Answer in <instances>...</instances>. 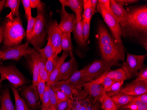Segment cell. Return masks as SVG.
<instances>
[{
	"label": "cell",
	"mask_w": 147,
	"mask_h": 110,
	"mask_svg": "<svg viewBox=\"0 0 147 110\" xmlns=\"http://www.w3.org/2000/svg\"><path fill=\"white\" fill-rule=\"evenodd\" d=\"M47 29L48 37L51 40L55 54L58 55L62 51L61 45L62 31L57 20H54L49 22Z\"/></svg>",
	"instance_id": "10"
},
{
	"label": "cell",
	"mask_w": 147,
	"mask_h": 110,
	"mask_svg": "<svg viewBox=\"0 0 147 110\" xmlns=\"http://www.w3.org/2000/svg\"><path fill=\"white\" fill-rule=\"evenodd\" d=\"M21 3L24 7L26 17L28 20L32 16V9L30 7V0H22Z\"/></svg>",
	"instance_id": "42"
},
{
	"label": "cell",
	"mask_w": 147,
	"mask_h": 110,
	"mask_svg": "<svg viewBox=\"0 0 147 110\" xmlns=\"http://www.w3.org/2000/svg\"><path fill=\"white\" fill-rule=\"evenodd\" d=\"M82 31H83V38L86 43L89 39L90 34V22H87L84 19L82 20Z\"/></svg>",
	"instance_id": "39"
},
{
	"label": "cell",
	"mask_w": 147,
	"mask_h": 110,
	"mask_svg": "<svg viewBox=\"0 0 147 110\" xmlns=\"http://www.w3.org/2000/svg\"><path fill=\"white\" fill-rule=\"evenodd\" d=\"M61 6L68 7L75 13L76 17L82 16L83 9L82 0H59Z\"/></svg>",
	"instance_id": "19"
},
{
	"label": "cell",
	"mask_w": 147,
	"mask_h": 110,
	"mask_svg": "<svg viewBox=\"0 0 147 110\" xmlns=\"http://www.w3.org/2000/svg\"><path fill=\"white\" fill-rule=\"evenodd\" d=\"M110 7L113 14L120 26L123 34L127 26L128 22L127 11L123 6L116 3L115 0L111 1Z\"/></svg>",
	"instance_id": "13"
},
{
	"label": "cell",
	"mask_w": 147,
	"mask_h": 110,
	"mask_svg": "<svg viewBox=\"0 0 147 110\" xmlns=\"http://www.w3.org/2000/svg\"><path fill=\"white\" fill-rule=\"evenodd\" d=\"M1 79L8 80L12 86L17 88L28 83V80L14 66H0Z\"/></svg>",
	"instance_id": "7"
},
{
	"label": "cell",
	"mask_w": 147,
	"mask_h": 110,
	"mask_svg": "<svg viewBox=\"0 0 147 110\" xmlns=\"http://www.w3.org/2000/svg\"><path fill=\"white\" fill-rule=\"evenodd\" d=\"M111 98L119 109L132 101L134 97L120 92L118 94L113 96Z\"/></svg>",
	"instance_id": "24"
},
{
	"label": "cell",
	"mask_w": 147,
	"mask_h": 110,
	"mask_svg": "<svg viewBox=\"0 0 147 110\" xmlns=\"http://www.w3.org/2000/svg\"><path fill=\"white\" fill-rule=\"evenodd\" d=\"M55 96H56V99H57V104L62 102L65 101L69 100L67 95L65 93L61 91H54Z\"/></svg>",
	"instance_id": "44"
},
{
	"label": "cell",
	"mask_w": 147,
	"mask_h": 110,
	"mask_svg": "<svg viewBox=\"0 0 147 110\" xmlns=\"http://www.w3.org/2000/svg\"><path fill=\"white\" fill-rule=\"evenodd\" d=\"M133 100L138 101L142 103L143 104L147 105V92L136 96V97H134Z\"/></svg>",
	"instance_id": "48"
},
{
	"label": "cell",
	"mask_w": 147,
	"mask_h": 110,
	"mask_svg": "<svg viewBox=\"0 0 147 110\" xmlns=\"http://www.w3.org/2000/svg\"><path fill=\"white\" fill-rule=\"evenodd\" d=\"M61 21L59 24V28L63 32L71 33L77 23L76 16L73 13L66 11L65 7L61 6L60 10Z\"/></svg>",
	"instance_id": "12"
},
{
	"label": "cell",
	"mask_w": 147,
	"mask_h": 110,
	"mask_svg": "<svg viewBox=\"0 0 147 110\" xmlns=\"http://www.w3.org/2000/svg\"><path fill=\"white\" fill-rule=\"evenodd\" d=\"M78 65L75 56L71 57L69 61L64 62L61 67L56 82L68 79L78 71Z\"/></svg>",
	"instance_id": "14"
},
{
	"label": "cell",
	"mask_w": 147,
	"mask_h": 110,
	"mask_svg": "<svg viewBox=\"0 0 147 110\" xmlns=\"http://www.w3.org/2000/svg\"><path fill=\"white\" fill-rule=\"evenodd\" d=\"M99 77H108L113 80L120 82H124L127 79L126 75L122 68L114 70H110L101 75Z\"/></svg>",
	"instance_id": "25"
},
{
	"label": "cell",
	"mask_w": 147,
	"mask_h": 110,
	"mask_svg": "<svg viewBox=\"0 0 147 110\" xmlns=\"http://www.w3.org/2000/svg\"><path fill=\"white\" fill-rule=\"evenodd\" d=\"M11 89L14 97L16 110H30L24 100L20 96L17 88L12 86Z\"/></svg>",
	"instance_id": "27"
},
{
	"label": "cell",
	"mask_w": 147,
	"mask_h": 110,
	"mask_svg": "<svg viewBox=\"0 0 147 110\" xmlns=\"http://www.w3.org/2000/svg\"><path fill=\"white\" fill-rule=\"evenodd\" d=\"M127 12L128 22L124 34L146 37L147 33V5L134 8Z\"/></svg>",
	"instance_id": "2"
},
{
	"label": "cell",
	"mask_w": 147,
	"mask_h": 110,
	"mask_svg": "<svg viewBox=\"0 0 147 110\" xmlns=\"http://www.w3.org/2000/svg\"><path fill=\"white\" fill-rule=\"evenodd\" d=\"M46 87V83L42 80L39 79L37 85V90L39 97L40 100L41 101L42 97L45 91Z\"/></svg>",
	"instance_id": "43"
},
{
	"label": "cell",
	"mask_w": 147,
	"mask_h": 110,
	"mask_svg": "<svg viewBox=\"0 0 147 110\" xmlns=\"http://www.w3.org/2000/svg\"><path fill=\"white\" fill-rule=\"evenodd\" d=\"M85 71V67L81 70H78L67 80L68 83L77 90H82L84 84L94 80L92 78L86 76Z\"/></svg>",
	"instance_id": "15"
},
{
	"label": "cell",
	"mask_w": 147,
	"mask_h": 110,
	"mask_svg": "<svg viewBox=\"0 0 147 110\" xmlns=\"http://www.w3.org/2000/svg\"><path fill=\"white\" fill-rule=\"evenodd\" d=\"M124 82L120 81L115 82V83H114L110 87L105 91L106 95L111 97L119 93L123 88Z\"/></svg>",
	"instance_id": "35"
},
{
	"label": "cell",
	"mask_w": 147,
	"mask_h": 110,
	"mask_svg": "<svg viewBox=\"0 0 147 110\" xmlns=\"http://www.w3.org/2000/svg\"><path fill=\"white\" fill-rule=\"evenodd\" d=\"M0 102L1 103V106L6 110H16L15 107L11 98L9 91L8 89H6L3 92L0 99Z\"/></svg>",
	"instance_id": "29"
},
{
	"label": "cell",
	"mask_w": 147,
	"mask_h": 110,
	"mask_svg": "<svg viewBox=\"0 0 147 110\" xmlns=\"http://www.w3.org/2000/svg\"><path fill=\"white\" fill-rule=\"evenodd\" d=\"M1 59H2V58H1V50H0V63H1Z\"/></svg>",
	"instance_id": "55"
},
{
	"label": "cell",
	"mask_w": 147,
	"mask_h": 110,
	"mask_svg": "<svg viewBox=\"0 0 147 110\" xmlns=\"http://www.w3.org/2000/svg\"><path fill=\"white\" fill-rule=\"evenodd\" d=\"M49 78V75L45 69L42 71H40L39 79H40L47 83Z\"/></svg>",
	"instance_id": "49"
},
{
	"label": "cell",
	"mask_w": 147,
	"mask_h": 110,
	"mask_svg": "<svg viewBox=\"0 0 147 110\" xmlns=\"http://www.w3.org/2000/svg\"><path fill=\"white\" fill-rule=\"evenodd\" d=\"M98 3L103 5L108 9H111L110 7V0H99L98 1Z\"/></svg>",
	"instance_id": "51"
},
{
	"label": "cell",
	"mask_w": 147,
	"mask_h": 110,
	"mask_svg": "<svg viewBox=\"0 0 147 110\" xmlns=\"http://www.w3.org/2000/svg\"><path fill=\"white\" fill-rule=\"evenodd\" d=\"M30 56L32 63L33 79H32V84L33 86L37 87L40 72L39 67L38 59H37V51L36 50L34 53L31 54Z\"/></svg>",
	"instance_id": "26"
},
{
	"label": "cell",
	"mask_w": 147,
	"mask_h": 110,
	"mask_svg": "<svg viewBox=\"0 0 147 110\" xmlns=\"http://www.w3.org/2000/svg\"><path fill=\"white\" fill-rule=\"evenodd\" d=\"M61 45L63 51L67 52L70 57L74 56L73 52L71 33L62 31Z\"/></svg>",
	"instance_id": "22"
},
{
	"label": "cell",
	"mask_w": 147,
	"mask_h": 110,
	"mask_svg": "<svg viewBox=\"0 0 147 110\" xmlns=\"http://www.w3.org/2000/svg\"><path fill=\"white\" fill-rule=\"evenodd\" d=\"M42 110H52L51 109H45V108H42Z\"/></svg>",
	"instance_id": "57"
},
{
	"label": "cell",
	"mask_w": 147,
	"mask_h": 110,
	"mask_svg": "<svg viewBox=\"0 0 147 110\" xmlns=\"http://www.w3.org/2000/svg\"><path fill=\"white\" fill-rule=\"evenodd\" d=\"M4 40V30L3 27L0 25V45Z\"/></svg>",
	"instance_id": "53"
},
{
	"label": "cell",
	"mask_w": 147,
	"mask_h": 110,
	"mask_svg": "<svg viewBox=\"0 0 147 110\" xmlns=\"http://www.w3.org/2000/svg\"><path fill=\"white\" fill-rule=\"evenodd\" d=\"M96 10L102 16L104 21L109 28L115 42L123 44L121 38L123 34L122 29L111 9H108L103 5L97 3Z\"/></svg>",
	"instance_id": "4"
},
{
	"label": "cell",
	"mask_w": 147,
	"mask_h": 110,
	"mask_svg": "<svg viewBox=\"0 0 147 110\" xmlns=\"http://www.w3.org/2000/svg\"><path fill=\"white\" fill-rule=\"evenodd\" d=\"M99 101L100 103L101 108L103 110H119V108L116 106L111 97L107 96L106 94L100 98Z\"/></svg>",
	"instance_id": "30"
},
{
	"label": "cell",
	"mask_w": 147,
	"mask_h": 110,
	"mask_svg": "<svg viewBox=\"0 0 147 110\" xmlns=\"http://www.w3.org/2000/svg\"><path fill=\"white\" fill-rule=\"evenodd\" d=\"M134 82H142L147 84V68L144 67L140 71Z\"/></svg>",
	"instance_id": "40"
},
{
	"label": "cell",
	"mask_w": 147,
	"mask_h": 110,
	"mask_svg": "<svg viewBox=\"0 0 147 110\" xmlns=\"http://www.w3.org/2000/svg\"><path fill=\"white\" fill-rule=\"evenodd\" d=\"M69 56H70L69 54L67 52L63 51L61 56L59 58L57 62L55 67L53 69V70L49 76L48 80L46 83L47 85H51L55 82L62 65L65 62L66 58L68 57Z\"/></svg>",
	"instance_id": "20"
},
{
	"label": "cell",
	"mask_w": 147,
	"mask_h": 110,
	"mask_svg": "<svg viewBox=\"0 0 147 110\" xmlns=\"http://www.w3.org/2000/svg\"><path fill=\"white\" fill-rule=\"evenodd\" d=\"M100 49L103 60L115 63L124 61L125 52L123 44L114 41L111 44L100 46Z\"/></svg>",
	"instance_id": "5"
},
{
	"label": "cell",
	"mask_w": 147,
	"mask_h": 110,
	"mask_svg": "<svg viewBox=\"0 0 147 110\" xmlns=\"http://www.w3.org/2000/svg\"><path fill=\"white\" fill-rule=\"evenodd\" d=\"M90 2L92 15L93 16L96 11V6L98 3V1L97 0H90Z\"/></svg>",
	"instance_id": "52"
},
{
	"label": "cell",
	"mask_w": 147,
	"mask_h": 110,
	"mask_svg": "<svg viewBox=\"0 0 147 110\" xmlns=\"http://www.w3.org/2000/svg\"><path fill=\"white\" fill-rule=\"evenodd\" d=\"M98 40L100 46L108 45L114 42L105 27L102 25L99 26L98 28Z\"/></svg>",
	"instance_id": "23"
},
{
	"label": "cell",
	"mask_w": 147,
	"mask_h": 110,
	"mask_svg": "<svg viewBox=\"0 0 147 110\" xmlns=\"http://www.w3.org/2000/svg\"><path fill=\"white\" fill-rule=\"evenodd\" d=\"M71 110H87L84 101L81 90L74 97V100L71 102Z\"/></svg>",
	"instance_id": "28"
},
{
	"label": "cell",
	"mask_w": 147,
	"mask_h": 110,
	"mask_svg": "<svg viewBox=\"0 0 147 110\" xmlns=\"http://www.w3.org/2000/svg\"><path fill=\"white\" fill-rule=\"evenodd\" d=\"M115 1L119 5L124 6V5L136 3L138 1L136 0H115Z\"/></svg>",
	"instance_id": "50"
},
{
	"label": "cell",
	"mask_w": 147,
	"mask_h": 110,
	"mask_svg": "<svg viewBox=\"0 0 147 110\" xmlns=\"http://www.w3.org/2000/svg\"><path fill=\"white\" fill-rule=\"evenodd\" d=\"M49 86H50L54 91H61L64 92L71 101H73L74 97L79 91L71 86L67 80L55 82L52 85Z\"/></svg>",
	"instance_id": "18"
},
{
	"label": "cell",
	"mask_w": 147,
	"mask_h": 110,
	"mask_svg": "<svg viewBox=\"0 0 147 110\" xmlns=\"http://www.w3.org/2000/svg\"><path fill=\"white\" fill-rule=\"evenodd\" d=\"M20 89V94L28 107L33 110H36L40 100L37 87L31 84L24 85Z\"/></svg>",
	"instance_id": "11"
},
{
	"label": "cell",
	"mask_w": 147,
	"mask_h": 110,
	"mask_svg": "<svg viewBox=\"0 0 147 110\" xmlns=\"http://www.w3.org/2000/svg\"><path fill=\"white\" fill-rule=\"evenodd\" d=\"M123 110H128V109H123Z\"/></svg>",
	"instance_id": "60"
},
{
	"label": "cell",
	"mask_w": 147,
	"mask_h": 110,
	"mask_svg": "<svg viewBox=\"0 0 147 110\" xmlns=\"http://www.w3.org/2000/svg\"><path fill=\"white\" fill-rule=\"evenodd\" d=\"M67 110H71V102H70V107H69V108H68V109Z\"/></svg>",
	"instance_id": "58"
},
{
	"label": "cell",
	"mask_w": 147,
	"mask_h": 110,
	"mask_svg": "<svg viewBox=\"0 0 147 110\" xmlns=\"http://www.w3.org/2000/svg\"><path fill=\"white\" fill-rule=\"evenodd\" d=\"M36 50L46 59L56 55L51 40L48 37L47 38V43L46 44V46L43 48H39L36 49Z\"/></svg>",
	"instance_id": "32"
},
{
	"label": "cell",
	"mask_w": 147,
	"mask_h": 110,
	"mask_svg": "<svg viewBox=\"0 0 147 110\" xmlns=\"http://www.w3.org/2000/svg\"><path fill=\"white\" fill-rule=\"evenodd\" d=\"M31 9H39L44 7L42 1L40 0H30Z\"/></svg>",
	"instance_id": "47"
},
{
	"label": "cell",
	"mask_w": 147,
	"mask_h": 110,
	"mask_svg": "<svg viewBox=\"0 0 147 110\" xmlns=\"http://www.w3.org/2000/svg\"><path fill=\"white\" fill-rule=\"evenodd\" d=\"M0 110H6L5 109L4 107L2 106H1V108H0Z\"/></svg>",
	"instance_id": "56"
},
{
	"label": "cell",
	"mask_w": 147,
	"mask_h": 110,
	"mask_svg": "<svg viewBox=\"0 0 147 110\" xmlns=\"http://www.w3.org/2000/svg\"><path fill=\"white\" fill-rule=\"evenodd\" d=\"M77 23L74 29V35L77 43L79 46L84 47L86 46V43L84 39L82 31V16L76 17Z\"/></svg>",
	"instance_id": "21"
},
{
	"label": "cell",
	"mask_w": 147,
	"mask_h": 110,
	"mask_svg": "<svg viewBox=\"0 0 147 110\" xmlns=\"http://www.w3.org/2000/svg\"><path fill=\"white\" fill-rule=\"evenodd\" d=\"M37 56L39 67L40 71L45 70V64H46L47 59H45L43 56H42L41 54H40L37 51Z\"/></svg>",
	"instance_id": "45"
},
{
	"label": "cell",
	"mask_w": 147,
	"mask_h": 110,
	"mask_svg": "<svg viewBox=\"0 0 147 110\" xmlns=\"http://www.w3.org/2000/svg\"><path fill=\"white\" fill-rule=\"evenodd\" d=\"M120 92L133 97L147 92V84L142 82H134L122 88Z\"/></svg>",
	"instance_id": "16"
},
{
	"label": "cell",
	"mask_w": 147,
	"mask_h": 110,
	"mask_svg": "<svg viewBox=\"0 0 147 110\" xmlns=\"http://www.w3.org/2000/svg\"><path fill=\"white\" fill-rule=\"evenodd\" d=\"M5 0H2L0 1V14L1 13L3 9L5 8Z\"/></svg>",
	"instance_id": "54"
},
{
	"label": "cell",
	"mask_w": 147,
	"mask_h": 110,
	"mask_svg": "<svg viewBox=\"0 0 147 110\" xmlns=\"http://www.w3.org/2000/svg\"><path fill=\"white\" fill-rule=\"evenodd\" d=\"M6 18L3 26V44L7 48L21 44L26 32L20 16L14 17L9 13Z\"/></svg>",
	"instance_id": "1"
},
{
	"label": "cell",
	"mask_w": 147,
	"mask_h": 110,
	"mask_svg": "<svg viewBox=\"0 0 147 110\" xmlns=\"http://www.w3.org/2000/svg\"><path fill=\"white\" fill-rule=\"evenodd\" d=\"M118 63L108 62L105 60H95L89 66L85 67V74L94 80L110 70L111 68L117 65Z\"/></svg>",
	"instance_id": "9"
},
{
	"label": "cell",
	"mask_w": 147,
	"mask_h": 110,
	"mask_svg": "<svg viewBox=\"0 0 147 110\" xmlns=\"http://www.w3.org/2000/svg\"><path fill=\"white\" fill-rule=\"evenodd\" d=\"M21 3L20 0H7L5 4V8H8L11 10L10 13L13 17L20 16L19 8Z\"/></svg>",
	"instance_id": "31"
},
{
	"label": "cell",
	"mask_w": 147,
	"mask_h": 110,
	"mask_svg": "<svg viewBox=\"0 0 147 110\" xmlns=\"http://www.w3.org/2000/svg\"><path fill=\"white\" fill-rule=\"evenodd\" d=\"M27 20H28V24H27L26 31L25 32L26 39L28 42L32 36L34 27H35L36 18L33 17L32 16L28 18Z\"/></svg>",
	"instance_id": "36"
},
{
	"label": "cell",
	"mask_w": 147,
	"mask_h": 110,
	"mask_svg": "<svg viewBox=\"0 0 147 110\" xmlns=\"http://www.w3.org/2000/svg\"><path fill=\"white\" fill-rule=\"evenodd\" d=\"M47 85V84H46ZM49 99H50V109L52 110H56V106L57 105V99L55 96V92L53 89L50 86H49Z\"/></svg>",
	"instance_id": "41"
},
{
	"label": "cell",
	"mask_w": 147,
	"mask_h": 110,
	"mask_svg": "<svg viewBox=\"0 0 147 110\" xmlns=\"http://www.w3.org/2000/svg\"><path fill=\"white\" fill-rule=\"evenodd\" d=\"M83 9H84L82 18L87 22H91L92 14L90 0H83Z\"/></svg>",
	"instance_id": "34"
},
{
	"label": "cell",
	"mask_w": 147,
	"mask_h": 110,
	"mask_svg": "<svg viewBox=\"0 0 147 110\" xmlns=\"http://www.w3.org/2000/svg\"><path fill=\"white\" fill-rule=\"evenodd\" d=\"M37 11L35 27L32 36L28 42L34 46L35 49L42 48L44 44L46 37L44 7L37 9Z\"/></svg>",
	"instance_id": "3"
},
{
	"label": "cell",
	"mask_w": 147,
	"mask_h": 110,
	"mask_svg": "<svg viewBox=\"0 0 147 110\" xmlns=\"http://www.w3.org/2000/svg\"><path fill=\"white\" fill-rule=\"evenodd\" d=\"M82 89L96 101H99V99L106 94L105 88L101 84H96L91 82L84 84Z\"/></svg>",
	"instance_id": "17"
},
{
	"label": "cell",
	"mask_w": 147,
	"mask_h": 110,
	"mask_svg": "<svg viewBox=\"0 0 147 110\" xmlns=\"http://www.w3.org/2000/svg\"><path fill=\"white\" fill-rule=\"evenodd\" d=\"M36 51L34 48H30L29 43L8 47L1 50V58L4 61L8 59H13L18 61L23 56L30 55Z\"/></svg>",
	"instance_id": "8"
},
{
	"label": "cell",
	"mask_w": 147,
	"mask_h": 110,
	"mask_svg": "<svg viewBox=\"0 0 147 110\" xmlns=\"http://www.w3.org/2000/svg\"><path fill=\"white\" fill-rule=\"evenodd\" d=\"M1 105L0 104V108H1Z\"/></svg>",
	"instance_id": "61"
},
{
	"label": "cell",
	"mask_w": 147,
	"mask_h": 110,
	"mask_svg": "<svg viewBox=\"0 0 147 110\" xmlns=\"http://www.w3.org/2000/svg\"><path fill=\"white\" fill-rule=\"evenodd\" d=\"M128 109L129 110H147V105L141 102L133 100L128 104L121 107V110Z\"/></svg>",
	"instance_id": "33"
},
{
	"label": "cell",
	"mask_w": 147,
	"mask_h": 110,
	"mask_svg": "<svg viewBox=\"0 0 147 110\" xmlns=\"http://www.w3.org/2000/svg\"><path fill=\"white\" fill-rule=\"evenodd\" d=\"M147 55H136L128 53L126 61L123 63L122 69L126 75L127 79L137 76L138 71L144 67V60Z\"/></svg>",
	"instance_id": "6"
},
{
	"label": "cell",
	"mask_w": 147,
	"mask_h": 110,
	"mask_svg": "<svg viewBox=\"0 0 147 110\" xmlns=\"http://www.w3.org/2000/svg\"><path fill=\"white\" fill-rule=\"evenodd\" d=\"M42 108L50 109V99L49 93V86L46 85L45 91L44 93L42 100Z\"/></svg>",
	"instance_id": "38"
},
{
	"label": "cell",
	"mask_w": 147,
	"mask_h": 110,
	"mask_svg": "<svg viewBox=\"0 0 147 110\" xmlns=\"http://www.w3.org/2000/svg\"><path fill=\"white\" fill-rule=\"evenodd\" d=\"M58 55H54L47 59L45 64V70L50 76L52 71L55 67L59 59Z\"/></svg>",
	"instance_id": "37"
},
{
	"label": "cell",
	"mask_w": 147,
	"mask_h": 110,
	"mask_svg": "<svg viewBox=\"0 0 147 110\" xmlns=\"http://www.w3.org/2000/svg\"><path fill=\"white\" fill-rule=\"evenodd\" d=\"M2 82V81L1 80V78H0V85H1V82Z\"/></svg>",
	"instance_id": "59"
},
{
	"label": "cell",
	"mask_w": 147,
	"mask_h": 110,
	"mask_svg": "<svg viewBox=\"0 0 147 110\" xmlns=\"http://www.w3.org/2000/svg\"><path fill=\"white\" fill-rule=\"evenodd\" d=\"M71 100L62 102L57 104L56 107V110H67L70 107Z\"/></svg>",
	"instance_id": "46"
}]
</instances>
